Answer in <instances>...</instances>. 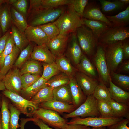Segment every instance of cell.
I'll list each match as a JSON object with an SVG mask.
<instances>
[{
  "label": "cell",
  "instance_id": "6da1fadb",
  "mask_svg": "<svg viewBox=\"0 0 129 129\" xmlns=\"http://www.w3.org/2000/svg\"><path fill=\"white\" fill-rule=\"evenodd\" d=\"M60 31V34H69L75 32L83 25L82 18L75 12L70 5L59 17L53 22Z\"/></svg>",
  "mask_w": 129,
  "mask_h": 129
},
{
  "label": "cell",
  "instance_id": "7a4b0ae2",
  "mask_svg": "<svg viewBox=\"0 0 129 129\" xmlns=\"http://www.w3.org/2000/svg\"><path fill=\"white\" fill-rule=\"evenodd\" d=\"M66 8L64 6L54 8H41L30 13L31 18L29 26H39L57 20Z\"/></svg>",
  "mask_w": 129,
  "mask_h": 129
},
{
  "label": "cell",
  "instance_id": "3957f363",
  "mask_svg": "<svg viewBox=\"0 0 129 129\" xmlns=\"http://www.w3.org/2000/svg\"><path fill=\"white\" fill-rule=\"evenodd\" d=\"M76 32L78 43L82 52L88 56L92 55L98 43L91 30L83 25L77 29Z\"/></svg>",
  "mask_w": 129,
  "mask_h": 129
},
{
  "label": "cell",
  "instance_id": "277c9868",
  "mask_svg": "<svg viewBox=\"0 0 129 129\" xmlns=\"http://www.w3.org/2000/svg\"><path fill=\"white\" fill-rule=\"evenodd\" d=\"M129 37V27L126 26L110 27L100 36L98 44L104 46L123 41Z\"/></svg>",
  "mask_w": 129,
  "mask_h": 129
},
{
  "label": "cell",
  "instance_id": "5b68a950",
  "mask_svg": "<svg viewBox=\"0 0 129 129\" xmlns=\"http://www.w3.org/2000/svg\"><path fill=\"white\" fill-rule=\"evenodd\" d=\"M122 41L102 46L109 73L115 72L123 59Z\"/></svg>",
  "mask_w": 129,
  "mask_h": 129
},
{
  "label": "cell",
  "instance_id": "8992f818",
  "mask_svg": "<svg viewBox=\"0 0 129 129\" xmlns=\"http://www.w3.org/2000/svg\"><path fill=\"white\" fill-rule=\"evenodd\" d=\"M97 100L93 95L87 97L85 102L71 112L64 115L65 118L76 117H100L97 108Z\"/></svg>",
  "mask_w": 129,
  "mask_h": 129
},
{
  "label": "cell",
  "instance_id": "52a82bcc",
  "mask_svg": "<svg viewBox=\"0 0 129 129\" xmlns=\"http://www.w3.org/2000/svg\"><path fill=\"white\" fill-rule=\"evenodd\" d=\"M33 115L48 125L59 129H65L68 125L66 120L51 110L39 108L34 111Z\"/></svg>",
  "mask_w": 129,
  "mask_h": 129
},
{
  "label": "cell",
  "instance_id": "ba28073f",
  "mask_svg": "<svg viewBox=\"0 0 129 129\" xmlns=\"http://www.w3.org/2000/svg\"><path fill=\"white\" fill-rule=\"evenodd\" d=\"M2 94L9 99L13 105L21 113L27 117L33 115L34 111L39 107L33 102L25 99L21 95L6 89Z\"/></svg>",
  "mask_w": 129,
  "mask_h": 129
},
{
  "label": "cell",
  "instance_id": "9c48e42d",
  "mask_svg": "<svg viewBox=\"0 0 129 129\" xmlns=\"http://www.w3.org/2000/svg\"><path fill=\"white\" fill-rule=\"evenodd\" d=\"M123 119L122 118H103L100 117H88L85 118L76 117L73 118L67 122V124H80L92 127H107L118 123Z\"/></svg>",
  "mask_w": 129,
  "mask_h": 129
},
{
  "label": "cell",
  "instance_id": "30bf717a",
  "mask_svg": "<svg viewBox=\"0 0 129 129\" xmlns=\"http://www.w3.org/2000/svg\"><path fill=\"white\" fill-rule=\"evenodd\" d=\"M94 58L95 64L97 71L100 83L106 86L109 84L111 79L108 68L104 50L102 46L98 44Z\"/></svg>",
  "mask_w": 129,
  "mask_h": 129
},
{
  "label": "cell",
  "instance_id": "8fae6325",
  "mask_svg": "<svg viewBox=\"0 0 129 129\" xmlns=\"http://www.w3.org/2000/svg\"><path fill=\"white\" fill-rule=\"evenodd\" d=\"M1 81L3 82L6 89L21 95L22 85L19 69L13 67Z\"/></svg>",
  "mask_w": 129,
  "mask_h": 129
},
{
  "label": "cell",
  "instance_id": "7c38bea8",
  "mask_svg": "<svg viewBox=\"0 0 129 129\" xmlns=\"http://www.w3.org/2000/svg\"><path fill=\"white\" fill-rule=\"evenodd\" d=\"M76 31L69 36L65 54L67 58L76 66L84 54L78 43Z\"/></svg>",
  "mask_w": 129,
  "mask_h": 129
},
{
  "label": "cell",
  "instance_id": "4fadbf2b",
  "mask_svg": "<svg viewBox=\"0 0 129 129\" xmlns=\"http://www.w3.org/2000/svg\"><path fill=\"white\" fill-rule=\"evenodd\" d=\"M69 36V34H59L54 38L49 40L46 44L56 58L64 55Z\"/></svg>",
  "mask_w": 129,
  "mask_h": 129
},
{
  "label": "cell",
  "instance_id": "5bb4252c",
  "mask_svg": "<svg viewBox=\"0 0 129 129\" xmlns=\"http://www.w3.org/2000/svg\"><path fill=\"white\" fill-rule=\"evenodd\" d=\"M75 77L77 83L86 96L87 97L93 94L95 88L99 83L96 79L78 71Z\"/></svg>",
  "mask_w": 129,
  "mask_h": 129
},
{
  "label": "cell",
  "instance_id": "9a60e30c",
  "mask_svg": "<svg viewBox=\"0 0 129 129\" xmlns=\"http://www.w3.org/2000/svg\"><path fill=\"white\" fill-rule=\"evenodd\" d=\"M82 18L100 21L112 26L111 22L102 12L100 7L94 2L88 3L84 10Z\"/></svg>",
  "mask_w": 129,
  "mask_h": 129
},
{
  "label": "cell",
  "instance_id": "2e32d148",
  "mask_svg": "<svg viewBox=\"0 0 129 129\" xmlns=\"http://www.w3.org/2000/svg\"><path fill=\"white\" fill-rule=\"evenodd\" d=\"M24 33L30 42H33L37 45H46L49 40L45 33L38 26H28Z\"/></svg>",
  "mask_w": 129,
  "mask_h": 129
},
{
  "label": "cell",
  "instance_id": "e0dca14e",
  "mask_svg": "<svg viewBox=\"0 0 129 129\" xmlns=\"http://www.w3.org/2000/svg\"><path fill=\"white\" fill-rule=\"evenodd\" d=\"M30 58L46 63L55 62L56 59L46 45H37L34 47Z\"/></svg>",
  "mask_w": 129,
  "mask_h": 129
},
{
  "label": "cell",
  "instance_id": "ac0fdd59",
  "mask_svg": "<svg viewBox=\"0 0 129 129\" xmlns=\"http://www.w3.org/2000/svg\"><path fill=\"white\" fill-rule=\"evenodd\" d=\"M39 108L51 110L57 112L70 113L75 110L76 108L73 104H70L53 99L42 102L38 105Z\"/></svg>",
  "mask_w": 129,
  "mask_h": 129
},
{
  "label": "cell",
  "instance_id": "d6986e66",
  "mask_svg": "<svg viewBox=\"0 0 129 129\" xmlns=\"http://www.w3.org/2000/svg\"><path fill=\"white\" fill-rule=\"evenodd\" d=\"M68 84L72 97L73 104L76 108L85 102L87 97L77 83L75 77L70 78Z\"/></svg>",
  "mask_w": 129,
  "mask_h": 129
},
{
  "label": "cell",
  "instance_id": "ffe728a7",
  "mask_svg": "<svg viewBox=\"0 0 129 129\" xmlns=\"http://www.w3.org/2000/svg\"><path fill=\"white\" fill-rule=\"evenodd\" d=\"M112 99L119 102L129 106V92L118 87L109 81L108 88Z\"/></svg>",
  "mask_w": 129,
  "mask_h": 129
},
{
  "label": "cell",
  "instance_id": "44dd1931",
  "mask_svg": "<svg viewBox=\"0 0 129 129\" xmlns=\"http://www.w3.org/2000/svg\"><path fill=\"white\" fill-rule=\"evenodd\" d=\"M9 4L6 3L0 5V26L3 35L9 30L12 23Z\"/></svg>",
  "mask_w": 129,
  "mask_h": 129
},
{
  "label": "cell",
  "instance_id": "7402d4cb",
  "mask_svg": "<svg viewBox=\"0 0 129 129\" xmlns=\"http://www.w3.org/2000/svg\"><path fill=\"white\" fill-rule=\"evenodd\" d=\"M21 51L15 45L11 52L5 58L3 66L0 70V80L1 81L10 70L13 66Z\"/></svg>",
  "mask_w": 129,
  "mask_h": 129
},
{
  "label": "cell",
  "instance_id": "603a6c76",
  "mask_svg": "<svg viewBox=\"0 0 129 129\" xmlns=\"http://www.w3.org/2000/svg\"><path fill=\"white\" fill-rule=\"evenodd\" d=\"M53 99L70 104H73L70 90L68 84L54 88Z\"/></svg>",
  "mask_w": 129,
  "mask_h": 129
},
{
  "label": "cell",
  "instance_id": "cb8c5ba5",
  "mask_svg": "<svg viewBox=\"0 0 129 129\" xmlns=\"http://www.w3.org/2000/svg\"><path fill=\"white\" fill-rule=\"evenodd\" d=\"M43 71L41 64L39 62L31 58L26 61L20 69L21 75L27 73L41 76Z\"/></svg>",
  "mask_w": 129,
  "mask_h": 129
},
{
  "label": "cell",
  "instance_id": "d4e9b609",
  "mask_svg": "<svg viewBox=\"0 0 129 129\" xmlns=\"http://www.w3.org/2000/svg\"><path fill=\"white\" fill-rule=\"evenodd\" d=\"M55 62L61 72L70 78L75 76L78 71L77 69L72 65L70 60L64 55L56 58Z\"/></svg>",
  "mask_w": 129,
  "mask_h": 129
},
{
  "label": "cell",
  "instance_id": "484cf974",
  "mask_svg": "<svg viewBox=\"0 0 129 129\" xmlns=\"http://www.w3.org/2000/svg\"><path fill=\"white\" fill-rule=\"evenodd\" d=\"M83 25L90 28L97 40L101 34L110 26L102 22L82 18Z\"/></svg>",
  "mask_w": 129,
  "mask_h": 129
},
{
  "label": "cell",
  "instance_id": "4316f807",
  "mask_svg": "<svg viewBox=\"0 0 129 129\" xmlns=\"http://www.w3.org/2000/svg\"><path fill=\"white\" fill-rule=\"evenodd\" d=\"M47 81L41 77L32 85L22 89L21 95L25 99L30 100L40 90L46 86Z\"/></svg>",
  "mask_w": 129,
  "mask_h": 129
},
{
  "label": "cell",
  "instance_id": "83f0119b",
  "mask_svg": "<svg viewBox=\"0 0 129 129\" xmlns=\"http://www.w3.org/2000/svg\"><path fill=\"white\" fill-rule=\"evenodd\" d=\"M105 16L111 22L112 26H126L129 23V5L124 11L116 15Z\"/></svg>",
  "mask_w": 129,
  "mask_h": 129
},
{
  "label": "cell",
  "instance_id": "f1b7e54d",
  "mask_svg": "<svg viewBox=\"0 0 129 129\" xmlns=\"http://www.w3.org/2000/svg\"><path fill=\"white\" fill-rule=\"evenodd\" d=\"M78 71L92 78L95 79L97 73L95 68L90 60L84 54L82 56L80 62L76 66Z\"/></svg>",
  "mask_w": 129,
  "mask_h": 129
},
{
  "label": "cell",
  "instance_id": "f546056e",
  "mask_svg": "<svg viewBox=\"0 0 129 129\" xmlns=\"http://www.w3.org/2000/svg\"><path fill=\"white\" fill-rule=\"evenodd\" d=\"M108 102L115 117L125 118L129 120V106L113 100Z\"/></svg>",
  "mask_w": 129,
  "mask_h": 129
},
{
  "label": "cell",
  "instance_id": "4dcf8cb0",
  "mask_svg": "<svg viewBox=\"0 0 129 129\" xmlns=\"http://www.w3.org/2000/svg\"><path fill=\"white\" fill-rule=\"evenodd\" d=\"M53 88L47 86L42 88L30 100L38 105L39 104L53 99Z\"/></svg>",
  "mask_w": 129,
  "mask_h": 129
},
{
  "label": "cell",
  "instance_id": "1f68e13d",
  "mask_svg": "<svg viewBox=\"0 0 129 129\" xmlns=\"http://www.w3.org/2000/svg\"><path fill=\"white\" fill-rule=\"evenodd\" d=\"M11 30L15 45L21 51L28 45L30 42L24 33L20 32L13 25L11 26Z\"/></svg>",
  "mask_w": 129,
  "mask_h": 129
},
{
  "label": "cell",
  "instance_id": "d6a6232c",
  "mask_svg": "<svg viewBox=\"0 0 129 129\" xmlns=\"http://www.w3.org/2000/svg\"><path fill=\"white\" fill-rule=\"evenodd\" d=\"M12 23L20 32L24 33L28 26L26 19L13 7L11 8Z\"/></svg>",
  "mask_w": 129,
  "mask_h": 129
},
{
  "label": "cell",
  "instance_id": "836d02e7",
  "mask_svg": "<svg viewBox=\"0 0 129 129\" xmlns=\"http://www.w3.org/2000/svg\"><path fill=\"white\" fill-rule=\"evenodd\" d=\"M110 74L112 82L114 84L125 91H129V76L114 72Z\"/></svg>",
  "mask_w": 129,
  "mask_h": 129
},
{
  "label": "cell",
  "instance_id": "e575fe53",
  "mask_svg": "<svg viewBox=\"0 0 129 129\" xmlns=\"http://www.w3.org/2000/svg\"><path fill=\"white\" fill-rule=\"evenodd\" d=\"M70 78L64 73L61 72L54 76L48 80L46 83V86L53 88L68 84Z\"/></svg>",
  "mask_w": 129,
  "mask_h": 129
},
{
  "label": "cell",
  "instance_id": "d590c367",
  "mask_svg": "<svg viewBox=\"0 0 129 129\" xmlns=\"http://www.w3.org/2000/svg\"><path fill=\"white\" fill-rule=\"evenodd\" d=\"M92 95L97 100L109 101L112 100L108 88L104 84L100 82L95 88Z\"/></svg>",
  "mask_w": 129,
  "mask_h": 129
},
{
  "label": "cell",
  "instance_id": "8d00e7d4",
  "mask_svg": "<svg viewBox=\"0 0 129 129\" xmlns=\"http://www.w3.org/2000/svg\"><path fill=\"white\" fill-rule=\"evenodd\" d=\"M34 47L33 44L30 43L25 48L21 51L13 67L20 68L26 61L30 58Z\"/></svg>",
  "mask_w": 129,
  "mask_h": 129
},
{
  "label": "cell",
  "instance_id": "74e56055",
  "mask_svg": "<svg viewBox=\"0 0 129 129\" xmlns=\"http://www.w3.org/2000/svg\"><path fill=\"white\" fill-rule=\"evenodd\" d=\"M43 71L41 77L48 80L61 72L55 62L50 63H42Z\"/></svg>",
  "mask_w": 129,
  "mask_h": 129
},
{
  "label": "cell",
  "instance_id": "f35d334b",
  "mask_svg": "<svg viewBox=\"0 0 129 129\" xmlns=\"http://www.w3.org/2000/svg\"><path fill=\"white\" fill-rule=\"evenodd\" d=\"M101 5V10L105 12H109L122 8L125 4L119 0L113 1L99 0Z\"/></svg>",
  "mask_w": 129,
  "mask_h": 129
},
{
  "label": "cell",
  "instance_id": "ab89813d",
  "mask_svg": "<svg viewBox=\"0 0 129 129\" xmlns=\"http://www.w3.org/2000/svg\"><path fill=\"white\" fill-rule=\"evenodd\" d=\"M7 100L2 98L1 108V125L2 129H9L10 113Z\"/></svg>",
  "mask_w": 129,
  "mask_h": 129
},
{
  "label": "cell",
  "instance_id": "60d3db41",
  "mask_svg": "<svg viewBox=\"0 0 129 129\" xmlns=\"http://www.w3.org/2000/svg\"><path fill=\"white\" fill-rule=\"evenodd\" d=\"M10 113L9 129H17L20 126L18 124L19 116L21 113L13 104L8 105Z\"/></svg>",
  "mask_w": 129,
  "mask_h": 129
},
{
  "label": "cell",
  "instance_id": "b9f144b4",
  "mask_svg": "<svg viewBox=\"0 0 129 129\" xmlns=\"http://www.w3.org/2000/svg\"><path fill=\"white\" fill-rule=\"evenodd\" d=\"M97 105L100 117L103 118L115 117L108 101L97 100Z\"/></svg>",
  "mask_w": 129,
  "mask_h": 129
},
{
  "label": "cell",
  "instance_id": "7bdbcfd3",
  "mask_svg": "<svg viewBox=\"0 0 129 129\" xmlns=\"http://www.w3.org/2000/svg\"><path fill=\"white\" fill-rule=\"evenodd\" d=\"M38 26L45 33L49 40L54 38L60 34L59 29L53 22L49 23Z\"/></svg>",
  "mask_w": 129,
  "mask_h": 129
},
{
  "label": "cell",
  "instance_id": "ee69618b",
  "mask_svg": "<svg viewBox=\"0 0 129 129\" xmlns=\"http://www.w3.org/2000/svg\"><path fill=\"white\" fill-rule=\"evenodd\" d=\"M15 45V43L11 32L8 38L5 48L0 55V70L3 66L5 58L11 52Z\"/></svg>",
  "mask_w": 129,
  "mask_h": 129
},
{
  "label": "cell",
  "instance_id": "f6af8a7d",
  "mask_svg": "<svg viewBox=\"0 0 129 129\" xmlns=\"http://www.w3.org/2000/svg\"><path fill=\"white\" fill-rule=\"evenodd\" d=\"M71 0H42L41 8H57L64 5H69Z\"/></svg>",
  "mask_w": 129,
  "mask_h": 129
},
{
  "label": "cell",
  "instance_id": "bcb514c9",
  "mask_svg": "<svg viewBox=\"0 0 129 129\" xmlns=\"http://www.w3.org/2000/svg\"><path fill=\"white\" fill-rule=\"evenodd\" d=\"M88 0H71L70 5L75 12L82 18L83 12L88 2Z\"/></svg>",
  "mask_w": 129,
  "mask_h": 129
},
{
  "label": "cell",
  "instance_id": "7dc6e473",
  "mask_svg": "<svg viewBox=\"0 0 129 129\" xmlns=\"http://www.w3.org/2000/svg\"><path fill=\"white\" fill-rule=\"evenodd\" d=\"M41 77L40 75H33L29 73L25 74L22 75L21 76L22 90L32 85Z\"/></svg>",
  "mask_w": 129,
  "mask_h": 129
},
{
  "label": "cell",
  "instance_id": "c3c4849f",
  "mask_svg": "<svg viewBox=\"0 0 129 129\" xmlns=\"http://www.w3.org/2000/svg\"><path fill=\"white\" fill-rule=\"evenodd\" d=\"M27 1L26 0H16L12 5L26 19L27 15Z\"/></svg>",
  "mask_w": 129,
  "mask_h": 129
},
{
  "label": "cell",
  "instance_id": "681fc988",
  "mask_svg": "<svg viewBox=\"0 0 129 129\" xmlns=\"http://www.w3.org/2000/svg\"><path fill=\"white\" fill-rule=\"evenodd\" d=\"M129 120L123 118L122 120L113 125L107 127V129H129L127 126Z\"/></svg>",
  "mask_w": 129,
  "mask_h": 129
},
{
  "label": "cell",
  "instance_id": "f907efd6",
  "mask_svg": "<svg viewBox=\"0 0 129 129\" xmlns=\"http://www.w3.org/2000/svg\"><path fill=\"white\" fill-rule=\"evenodd\" d=\"M42 0H30L29 11L30 12L41 9Z\"/></svg>",
  "mask_w": 129,
  "mask_h": 129
},
{
  "label": "cell",
  "instance_id": "816d5d0a",
  "mask_svg": "<svg viewBox=\"0 0 129 129\" xmlns=\"http://www.w3.org/2000/svg\"><path fill=\"white\" fill-rule=\"evenodd\" d=\"M11 32L8 30L0 38V55L4 50L8 38Z\"/></svg>",
  "mask_w": 129,
  "mask_h": 129
},
{
  "label": "cell",
  "instance_id": "f5cc1de1",
  "mask_svg": "<svg viewBox=\"0 0 129 129\" xmlns=\"http://www.w3.org/2000/svg\"><path fill=\"white\" fill-rule=\"evenodd\" d=\"M122 42L123 59H127L129 58V42L128 38L123 41Z\"/></svg>",
  "mask_w": 129,
  "mask_h": 129
},
{
  "label": "cell",
  "instance_id": "db71d44e",
  "mask_svg": "<svg viewBox=\"0 0 129 129\" xmlns=\"http://www.w3.org/2000/svg\"><path fill=\"white\" fill-rule=\"evenodd\" d=\"M31 121L38 126L40 129H53L49 127L47 124L39 119L35 117L31 118Z\"/></svg>",
  "mask_w": 129,
  "mask_h": 129
},
{
  "label": "cell",
  "instance_id": "11a10c76",
  "mask_svg": "<svg viewBox=\"0 0 129 129\" xmlns=\"http://www.w3.org/2000/svg\"><path fill=\"white\" fill-rule=\"evenodd\" d=\"M90 127L85 125L77 124H68L65 129H89Z\"/></svg>",
  "mask_w": 129,
  "mask_h": 129
},
{
  "label": "cell",
  "instance_id": "9f6ffc18",
  "mask_svg": "<svg viewBox=\"0 0 129 129\" xmlns=\"http://www.w3.org/2000/svg\"><path fill=\"white\" fill-rule=\"evenodd\" d=\"M119 70L120 72H128L129 71V60L124 62L119 68Z\"/></svg>",
  "mask_w": 129,
  "mask_h": 129
},
{
  "label": "cell",
  "instance_id": "6f0895ef",
  "mask_svg": "<svg viewBox=\"0 0 129 129\" xmlns=\"http://www.w3.org/2000/svg\"><path fill=\"white\" fill-rule=\"evenodd\" d=\"M31 118H21L20 127L21 129H24V126L26 123L27 122L31 121Z\"/></svg>",
  "mask_w": 129,
  "mask_h": 129
},
{
  "label": "cell",
  "instance_id": "680465c9",
  "mask_svg": "<svg viewBox=\"0 0 129 129\" xmlns=\"http://www.w3.org/2000/svg\"><path fill=\"white\" fill-rule=\"evenodd\" d=\"M6 88L3 82L2 81H0V91H4Z\"/></svg>",
  "mask_w": 129,
  "mask_h": 129
},
{
  "label": "cell",
  "instance_id": "91938a15",
  "mask_svg": "<svg viewBox=\"0 0 129 129\" xmlns=\"http://www.w3.org/2000/svg\"><path fill=\"white\" fill-rule=\"evenodd\" d=\"M9 2L8 0H0V5L6 3H8Z\"/></svg>",
  "mask_w": 129,
  "mask_h": 129
},
{
  "label": "cell",
  "instance_id": "94428289",
  "mask_svg": "<svg viewBox=\"0 0 129 129\" xmlns=\"http://www.w3.org/2000/svg\"><path fill=\"white\" fill-rule=\"evenodd\" d=\"M107 127H92L91 128H90L89 129H106Z\"/></svg>",
  "mask_w": 129,
  "mask_h": 129
},
{
  "label": "cell",
  "instance_id": "6125c7cd",
  "mask_svg": "<svg viewBox=\"0 0 129 129\" xmlns=\"http://www.w3.org/2000/svg\"><path fill=\"white\" fill-rule=\"evenodd\" d=\"M119 0L125 5L128 4L129 3V0Z\"/></svg>",
  "mask_w": 129,
  "mask_h": 129
},
{
  "label": "cell",
  "instance_id": "be15d7a7",
  "mask_svg": "<svg viewBox=\"0 0 129 129\" xmlns=\"http://www.w3.org/2000/svg\"><path fill=\"white\" fill-rule=\"evenodd\" d=\"M3 35L1 28L0 26V38Z\"/></svg>",
  "mask_w": 129,
  "mask_h": 129
},
{
  "label": "cell",
  "instance_id": "e7e4bbea",
  "mask_svg": "<svg viewBox=\"0 0 129 129\" xmlns=\"http://www.w3.org/2000/svg\"><path fill=\"white\" fill-rule=\"evenodd\" d=\"M1 115L0 113V129H2L1 125Z\"/></svg>",
  "mask_w": 129,
  "mask_h": 129
},
{
  "label": "cell",
  "instance_id": "03108f58",
  "mask_svg": "<svg viewBox=\"0 0 129 129\" xmlns=\"http://www.w3.org/2000/svg\"><path fill=\"white\" fill-rule=\"evenodd\" d=\"M0 81H1L0 80Z\"/></svg>",
  "mask_w": 129,
  "mask_h": 129
}]
</instances>
